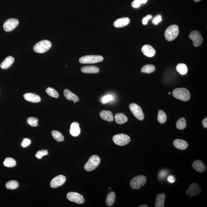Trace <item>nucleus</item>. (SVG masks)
Masks as SVG:
<instances>
[{
  "label": "nucleus",
  "mask_w": 207,
  "mask_h": 207,
  "mask_svg": "<svg viewBox=\"0 0 207 207\" xmlns=\"http://www.w3.org/2000/svg\"><path fill=\"white\" fill-rule=\"evenodd\" d=\"M172 94L175 98L183 101L189 100L191 96L189 91L185 88L175 89L173 90Z\"/></svg>",
  "instance_id": "1"
},
{
  "label": "nucleus",
  "mask_w": 207,
  "mask_h": 207,
  "mask_svg": "<svg viewBox=\"0 0 207 207\" xmlns=\"http://www.w3.org/2000/svg\"><path fill=\"white\" fill-rule=\"evenodd\" d=\"M100 162L101 159L98 156L92 155L84 165V169L87 172L92 171L98 166Z\"/></svg>",
  "instance_id": "2"
},
{
  "label": "nucleus",
  "mask_w": 207,
  "mask_h": 207,
  "mask_svg": "<svg viewBox=\"0 0 207 207\" xmlns=\"http://www.w3.org/2000/svg\"><path fill=\"white\" fill-rule=\"evenodd\" d=\"M179 32L178 26L176 25H173L169 26L165 31L166 39L168 41L173 40L178 36Z\"/></svg>",
  "instance_id": "3"
},
{
  "label": "nucleus",
  "mask_w": 207,
  "mask_h": 207,
  "mask_svg": "<svg viewBox=\"0 0 207 207\" xmlns=\"http://www.w3.org/2000/svg\"><path fill=\"white\" fill-rule=\"evenodd\" d=\"M52 47V43L48 40H43L39 41L35 45L34 47L35 52L42 54L49 50Z\"/></svg>",
  "instance_id": "4"
},
{
  "label": "nucleus",
  "mask_w": 207,
  "mask_h": 207,
  "mask_svg": "<svg viewBox=\"0 0 207 207\" xmlns=\"http://www.w3.org/2000/svg\"><path fill=\"white\" fill-rule=\"evenodd\" d=\"M146 181V177L143 175H139L131 180L130 186L133 189H139L142 185L144 186Z\"/></svg>",
  "instance_id": "5"
},
{
  "label": "nucleus",
  "mask_w": 207,
  "mask_h": 207,
  "mask_svg": "<svg viewBox=\"0 0 207 207\" xmlns=\"http://www.w3.org/2000/svg\"><path fill=\"white\" fill-rule=\"evenodd\" d=\"M112 140L115 144L120 146L128 144L130 141L129 136L124 134L114 135Z\"/></svg>",
  "instance_id": "6"
},
{
  "label": "nucleus",
  "mask_w": 207,
  "mask_h": 207,
  "mask_svg": "<svg viewBox=\"0 0 207 207\" xmlns=\"http://www.w3.org/2000/svg\"><path fill=\"white\" fill-rule=\"evenodd\" d=\"M103 59L100 55H87L80 58L79 62L82 64H95L102 62Z\"/></svg>",
  "instance_id": "7"
},
{
  "label": "nucleus",
  "mask_w": 207,
  "mask_h": 207,
  "mask_svg": "<svg viewBox=\"0 0 207 207\" xmlns=\"http://www.w3.org/2000/svg\"><path fill=\"white\" fill-rule=\"evenodd\" d=\"M189 37L193 41V45L195 47H198L201 45L203 42V39L201 33L198 31H192L189 35Z\"/></svg>",
  "instance_id": "8"
},
{
  "label": "nucleus",
  "mask_w": 207,
  "mask_h": 207,
  "mask_svg": "<svg viewBox=\"0 0 207 207\" xmlns=\"http://www.w3.org/2000/svg\"><path fill=\"white\" fill-rule=\"evenodd\" d=\"M129 108L134 115L140 120H142L144 119V115L141 108L136 104H131Z\"/></svg>",
  "instance_id": "9"
},
{
  "label": "nucleus",
  "mask_w": 207,
  "mask_h": 207,
  "mask_svg": "<svg viewBox=\"0 0 207 207\" xmlns=\"http://www.w3.org/2000/svg\"><path fill=\"white\" fill-rule=\"evenodd\" d=\"M67 197L69 201L79 204H82L84 202L83 196L76 192H69L67 194Z\"/></svg>",
  "instance_id": "10"
},
{
  "label": "nucleus",
  "mask_w": 207,
  "mask_h": 207,
  "mask_svg": "<svg viewBox=\"0 0 207 207\" xmlns=\"http://www.w3.org/2000/svg\"><path fill=\"white\" fill-rule=\"evenodd\" d=\"M201 189L198 184L193 183L190 185L189 188L187 190L186 194L187 196L192 198L201 193Z\"/></svg>",
  "instance_id": "11"
},
{
  "label": "nucleus",
  "mask_w": 207,
  "mask_h": 207,
  "mask_svg": "<svg viewBox=\"0 0 207 207\" xmlns=\"http://www.w3.org/2000/svg\"><path fill=\"white\" fill-rule=\"evenodd\" d=\"M19 21L16 19H10L7 20L4 22L3 25V29L7 32H9L17 27Z\"/></svg>",
  "instance_id": "12"
},
{
  "label": "nucleus",
  "mask_w": 207,
  "mask_h": 207,
  "mask_svg": "<svg viewBox=\"0 0 207 207\" xmlns=\"http://www.w3.org/2000/svg\"><path fill=\"white\" fill-rule=\"evenodd\" d=\"M66 180V177L64 175H59L53 178L50 182V186L52 188H57L65 183Z\"/></svg>",
  "instance_id": "13"
},
{
  "label": "nucleus",
  "mask_w": 207,
  "mask_h": 207,
  "mask_svg": "<svg viewBox=\"0 0 207 207\" xmlns=\"http://www.w3.org/2000/svg\"><path fill=\"white\" fill-rule=\"evenodd\" d=\"M142 51L143 54L148 57H152L155 54V50L154 48L149 45H145L142 47Z\"/></svg>",
  "instance_id": "14"
},
{
  "label": "nucleus",
  "mask_w": 207,
  "mask_h": 207,
  "mask_svg": "<svg viewBox=\"0 0 207 207\" xmlns=\"http://www.w3.org/2000/svg\"><path fill=\"white\" fill-rule=\"evenodd\" d=\"M192 167L194 169L200 173H203L206 169V166L202 161L200 160H196L194 162Z\"/></svg>",
  "instance_id": "15"
},
{
  "label": "nucleus",
  "mask_w": 207,
  "mask_h": 207,
  "mask_svg": "<svg viewBox=\"0 0 207 207\" xmlns=\"http://www.w3.org/2000/svg\"><path fill=\"white\" fill-rule=\"evenodd\" d=\"M81 130L79 128V124L77 122H73L71 124L70 129L69 130L70 133L73 136L77 137L80 133Z\"/></svg>",
  "instance_id": "16"
},
{
  "label": "nucleus",
  "mask_w": 207,
  "mask_h": 207,
  "mask_svg": "<svg viewBox=\"0 0 207 207\" xmlns=\"http://www.w3.org/2000/svg\"><path fill=\"white\" fill-rule=\"evenodd\" d=\"M173 145L178 149L184 150L188 147V143L184 140L177 139L173 141Z\"/></svg>",
  "instance_id": "17"
},
{
  "label": "nucleus",
  "mask_w": 207,
  "mask_h": 207,
  "mask_svg": "<svg viewBox=\"0 0 207 207\" xmlns=\"http://www.w3.org/2000/svg\"><path fill=\"white\" fill-rule=\"evenodd\" d=\"M130 22L128 17H123L116 20L114 22V26L117 28L124 27L128 25Z\"/></svg>",
  "instance_id": "18"
},
{
  "label": "nucleus",
  "mask_w": 207,
  "mask_h": 207,
  "mask_svg": "<svg viewBox=\"0 0 207 207\" xmlns=\"http://www.w3.org/2000/svg\"><path fill=\"white\" fill-rule=\"evenodd\" d=\"M100 116L102 119L109 122H112L114 120L113 114L109 110H104L100 113Z\"/></svg>",
  "instance_id": "19"
},
{
  "label": "nucleus",
  "mask_w": 207,
  "mask_h": 207,
  "mask_svg": "<svg viewBox=\"0 0 207 207\" xmlns=\"http://www.w3.org/2000/svg\"><path fill=\"white\" fill-rule=\"evenodd\" d=\"M23 96L25 99L28 101L32 102H39L41 101V98L39 96L36 95L35 94L31 93H26Z\"/></svg>",
  "instance_id": "20"
},
{
  "label": "nucleus",
  "mask_w": 207,
  "mask_h": 207,
  "mask_svg": "<svg viewBox=\"0 0 207 207\" xmlns=\"http://www.w3.org/2000/svg\"><path fill=\"white\" fill-rule=\"evenodd\" d=\"M81 71L85 73H97L99 72L100 69L96 66H89L82 67Z\"/></svg>",
  "instance_id": "21"
},
{
  "label": "nucleus",
  "mask_w": 207,
  "mask_h": 207,
  "mask_svg": "<svg viewBox=\"0 0 207 207\" xmlns=\"http://www.w3.org/2000/svg\"><path fill=\"white\" fill-rule=\"evenodd\" d=\"M64 95L65 98L69 101H73L74 103L79 101V98L78 96L74 94L68 89H64Z\"/></svg>",
  "instance_id": "22"
},
{
  "label": "nucleus",
  "mask_w": 207,
  "mask_h": 207,
  "mask_svg": "<svg viewBox=\"0 0 207 207\" xmlns=\"http://www.w3.org/2000/svg\"><path fill=\"white\" fill-rule=\"evenodd\" d=\"M165 195L164 193L158 194L156 198L155 207H163L165 205Z\"/></svg>",
  "instance_id": "23"
},
{
  "label": "nucleus",
  "mask_w": 207,
  "mask_h": 207,
  "mask_svg": "<svg viewBox=\"0 0 207 207\" xmlns=\"http://www.w3.org/2000/svg\"><path fill=\"white\" fill-rule=\"evenodd\" d=\"M14 62V59L12 56H9L2 62L0 67L2 69L8 68L12 65Z\"/></svg>",
  "instance_id": "24"
},
{
  "label": "nucleus",
  "mask_w": 207,
  "mask_h": 207,
  "mask_svg": "<svg viewBox=\"0 0 207 207\" xmlns=\"http://www.w3.org/2000/svg\"><path fill=\"white\" fill-rule=\"evenodd\" d=\"M115 121L117 124H122L126 123L128 118L125 114L122 113H117L115 115Z\"/></svg>",
  "instance_id": "25"
},
{
  "label": "nucleus",
  "mask_w": 207,
  "mask_h": 207,
  "mask_svg": "<svg viewBox=\"0 0 207 207\" xmlns=\"http://www.w3.org/2000/svg\"><path fill=\"white\" fill-rule=\"evenodd\" d=\"M115 199V195L114 192H111L107 195L106 199V205L107 206L110 207L114 205Z\"/></svg>",
  "instance_id": "26"
},
{
  "label": "nucleus",
  "mask_w": 207,
  "mask_h": 207,
  "mask_svg": "<svg viewBox=\"0 0 207 207\" xmlns=\"http://www.w3.org/2000/svg\"><path fill=\"white\" fill-rule=\"evenodd\" d=\"M176 69L177 72L181 75H185L188 72V68L186 64H179L177 65Z\"/></svg>",
  "instance_id": "27"
},
{
  "label": "nucleus",
  "mask_w": 207,
  "mask_h": 207,
  "mask_svg": "<svg viewBox=\"0 0 207 207\" xmlns=\"http://www.w3.org/2000/svg\"><path fill=\"white\" fill-rule=\"evenodd\" d=\"M155 70V66L152 64H147L143 66L141 69V72L146 73L150 74L153 72Z\"/></svg>",
  "instance_id": "28"
},
{
  "label": "nucleus",
  "mask_w": 207,
  "mask_h": 207,
  "mask_svg": "<svg viewBox=\"0 0 207 207\" xmlns=\"http://www.w3.org/2000/svg\"><path fill=\"white\" fill-rule=\"evenodd\" d=\"M52 134L54 139L57 141L58 142L64 141V137L60 132L57 130H53Z\"/></svg>",
  "instance_id": "29"
},
{
  "label": "nucleus",
  "mask_w": 207,
  "mask_h": 207,
  "mask_svg": "<svg viewBox=\"0 0 207 207\" xmlns=\"http://www.w3.org/2000/svg\"><path fill=\"white\" fill-rule=\"evenodd\" d=\"M186 126V120L183 117L178 119L176 123V128L179 130H183Z\"/></svg>",
  "instance_id": "30"
},
{
  "label": "nucleus",
  "mask_w": 207,
  "mask_h": 207,
  "mask_svg": "<svg viewBox=\"0 0 207 207\" xmlns=\"http://www.w3.org/2000/svg\"><path fill=\"white\" fill-rule=\"evenodd\" d=\"M4 165L5 166L12 168L15 167L16 165V160L10 157H8L5 159L4 162Z\"/></svg>",
  "instance_id": "31"
},
{
  "label": "nucleus",
  "mask_w": 207,
  "mask_h": 207,
  "mask_svg": "<svg viewBox=\"0 0 207 207\" xmlns=\"http://www.w3.org/2000/svg\"><path fill=\"white\" fill-rule=\"evenodd\" d=\"M19 186V183L16 180H11V181H8L6 185V188L8 189L11 190L16 189Z\"/></svg>",
  "instance_id": "32"
},
{
  "label": "nucleus",
  "mask_w": 207,
  "mask_h": 207,
  "mask_svg": "<svg viewBox=\"0 0 207 207\" xmlns=\"http://www.w3.org/2000/svg\"><path fill=\"white\" fill-rule=\"evenodd\" d=\"M158 120L161 124L165 123L166 121L167 116L166 114L163 111L160 110L159 111L158 115Z\"/></svg>",
  "instance_id": "33"
},
{
  "label": "nucleus",
  "mask_w": 207,
  "mask_h": 207,
  "mask_svg": "<svg viewBox=\"0 0 207 207\" xmlns=\"http://www.w3.org/2000/svg\"><path fill=\"white\" fill-rule=\"evenodd\" d=\"M46 92L48 95L54 98H58L59 97V94L57 91L51 87H48L46 89Z\"/></svg>",
  "instance_id": "34"
},
{
  "label": "nucleus",
  "mask_w": 207,
  "mask_h": 207,
  "mask_svg": "<svg viewBox=\"0 0 207 207\" xmlns=\"http://www.w3.org/2000/svg\"><path fill=\"white\" fill-rule=\"evenodd\" d=\"M148 0H134L132 3V6L134 8H138L140 7L142 4H145Z\"/></svg>",
  "instance_id": "35"
},
{
  "label": "nucleus",
  "mask_w": 207,
  "mask_h": 207,
  "mask_svg": "<svg viewBox=\"0 0 207 207\" xmlns=\"http://www.w3.org/2000/svg\"><path fill=\"white\" fill-rule=\"evenodd\" d=\"M38 119L35 117H30L27 119V123L32 127H36L38 125Z\"/></svg>",
  "instance_id": "36"
},
{
  "label": "nucleus",
  "mask_w": 207,
  "mask_h": 207,
  "mask_svg": "<svg viewBox=\"0 0 207 207\" xmlns=\"http://www.w3.org/2000/svg\"><path fill=\"white\" fill-rule=\"evenodd\" d=\"M47 150H46L39 151L36 152L35 155L36 157L39 159H40L43 156L47 155L48 154Z\"/></svg>",
  "instance_id": "37"
},
{
  "label": "nucleus",
  "mask_w": 207,
  "mask_h": 207,
  "mask_svg": "<svg viewBox=\"0 0 207 207\" xmlns=\"http://www.w3.org/2000/svg\"><path fill=\"white\" fill-rule=\"evenodd\" d=\"M31 140L29 139L25 138L23 139V141L21 142V146L23 148H26L31 144Z\"/></svg>",
  "instance_id": "38"
},
{
  "label": "nucleus",
  "mask_w": 207,
  "mask_h": 207,
  "mask_svg": "<svg viewBox=\"0 0 207 207\" xmlns=\"http://www.w3.org/2000/svg\"><path fill=\"white\" fill-rule=\"evenodd\" d=\"M162 21V18L161 16L160 15H158L155 17L153 18L152 22L155 25H157L159 23H160Z\"/></svg>",
  "instance_id": "39"
},
{
  "label": "nucleus",
  "mask_w": 207,
  "mask_h": 207,
  "mask_svg": "<svg viewBox=\"0 0 207 207\" xmlns=\"http://www.w3.org/2000/svg\"><path fill=\"white\" fill-rule=\"evenodd\" d=\"M113 97H112V96L107 95L102 97V101L103 103L105 104L109 101L113 100Z\"/></svg>",
  "instance_id": "40"
},
{
  "label": "nucleus",
  "mask_w": 207,
  "mask_h": 207,
  "mask_svg": "<svg viewBox=\"0 0 207 207\" xmlns=\"http://www.w3.org/2000/svg\"><path fill=\"white\" fill-rule=\"evenodd\" d=\"M152 18V16L150 15H148L144 17L143 20H142V24H143V25H146L148 23V21L150 20Z\"/></svg>",
  "instance_id": "41"
},
{
  "label": "nucleus",
  "mask_w": 207,
  "mask_h": 207,
  "mask_svg": "<svg viewBox=\"0 0 207 207\" xmlns=\"http://www.w3.org/2000/svg\"><path fill=\"white\" fill-rule=\"evenodd\" d=\"M167 180L168 181L171 183H173L175 181V178L172 175H170V176L168 177V178H167Z\"/></svg>",
  "instance_id": "42"
},
{
  "label": "nucleus",
  "mask_w": 207,
  "mask_h": 207,
  "mask_svg": "<svg viewBox=\"0 0 207 207\" xmlns=\"http://www.w3.org/2000/svg\"><path fill=\"white\" fill-rule=\"evenodd\" d=\"M202 124L204 127H205V128H207V118H205L203 119V121H202Z\"/></svg>",
  "instance_id": "43"
},
{
  "label": "nucleus",
  "mask_w": 207,
  "mask_h": 207,
  "mask_svg": "<svg viewBox=\"0 0 207 207\" xmlns=\"http://www.w3.org/2000/svg\"><path fill=\"white\" fill-rule=\"evenodd\" d=\"M139 207H148V206L146 205H140V206H139Z\"/></svg>",
  "instance_id": "44"
},
{
  "label": "nucleus",
  "mask_w": 207,
  "mask_h": 207,
  "mask_svg": "<svg viewBox=\"0 0 207 207\" xmlns=\"http://www.w3.org/2000/svg\"><path fill=\"white\" fill-rule=\"evenodd\" d=\"M195 2H199L200 1H201V0H194Z\"/></svg>",
  "instance_id": "45"
},
{
  "label": "nucleus",
  "mask_w": 207,
  "mask_h": 207,
  "mask_svg": "<svg viewBox=\"0 0 207 207\" xmlns=\"http://www.w3.org/2000/svg\"><path fill=\"white\" fill-rule=\"evenodd\" d=\"M109 190H110V189H111V188H109Z\"/></svg>",
  "instance_id": "46"
},
{
  "label": "nucleus",
  "mask_w": 207,
  "mask_h": 207,
  "mask_svg": "<svg viewBox=\"0 0 207 207\" xmlns=\"http://www.w3.org/2000/svg\"><path fill=\"white\" fill-rule=\"evenodd\" d=\"M169 94H171V92H169Z\"/></svg>",
  "instance_id": "47"
}]
</instances>
